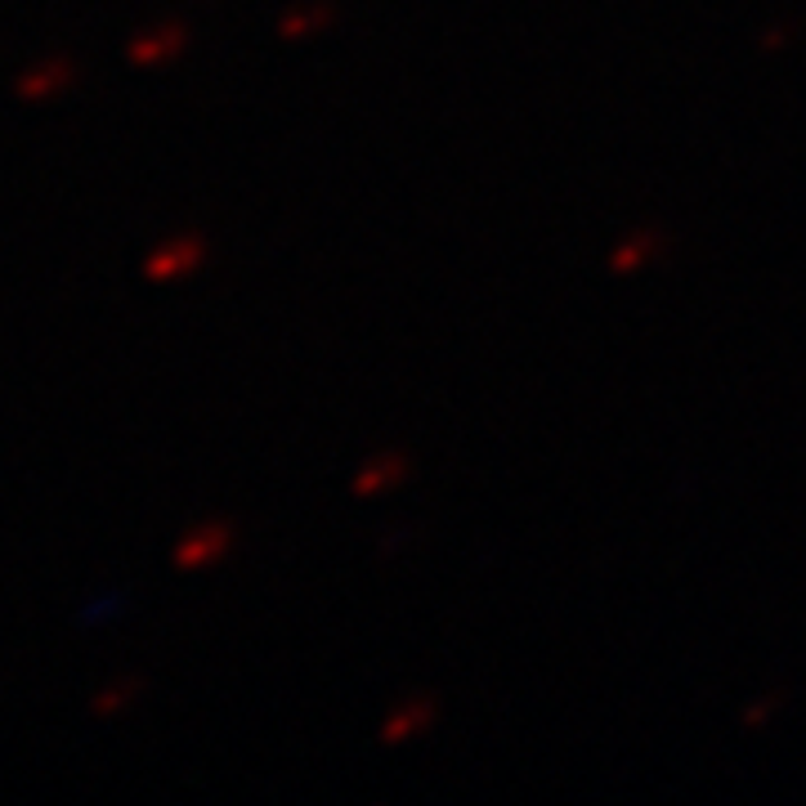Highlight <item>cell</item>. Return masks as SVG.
I'll return each mask as SVG.
<instances>
[{"label": "cell", "instance_id": "7a4b0ae2", "mask_svg": "<svg viewBox=\"0 0 806 806\" xmlns=\"http://www.w3.org/2000/svg\"><path fill=\"white\" fill-rule=\"evenodd\" d=\"M202 261H206V242H202L197 233H180V238L161 242V246L153 251L148 265H144V274H148L153 282H171V278L193 274Z\"/></svg>", "mask_w": 806, "mask_h": 806}, {"label": "cell", "instance_id": "6da1fadb", "mask_svg": "<svg viewBox=\"0 0 806 806\" xmlns=\"http://www.w3.org/2000/svg\"><path fill=\"white\" fill-rule=\"evenodd\" d=\"M72 86H76V63L68 55H50V59H40V63L19 72L14 95L23 104H40V99H55V95L72 91Z\"/></svg>", "mask_w": 806, "mask_h": 806}, {"label": "cell", "instance_id": "3957f363", "mask_svg": "<svg viewBox=\"0 0 806 806\" xmlns=\"http://www.w3.org/2000/svg\"><path fill=\"white\" fill-rule=\"evenodd\" d=\"M229 546H233V529H229L225 520H216V525H197V529L176 546V565H180V569H206V565L225 561V556H229Z\"/></svg>", "mask_w": 806, "mask_h": 806}, {"label": "cell", "instance_id": "277c9868", "mask_svg": "<svg viewBox=\"0 0 806 806\" xmlns=\"http://www.w3.org/2000/svg\"><path fill=\"white\" fill-rule=\"evenodd\" d=\"M184 46H189V32L180 23H157V27L140 32L125 55H131V63H140V68H157V63H171Z\"/></svg>", "mask_w": 806, "mask_h": 806}, {"label": "cell", "instance_id": "5b68a950", "mask_svg": "<svg viewBox=\"0 0 806 806\" xmlns=\"http://www.w3.org/2000/svg\"><path fill=\"white\" fill-rule=\"evenodd\" d=\"M140 695H144V682H140V676H121V682H112V686H104V690L95 695L91 712H95V717H117L125 703H135Z\"/></svg>", "mask_w": 806, "mask_h": 806}]
</instances>
